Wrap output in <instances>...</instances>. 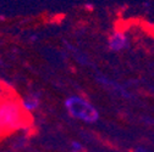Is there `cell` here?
I'll return each instance as SVG.
<instances>
[{
    "label": "cell",
    "instance_id": "1",
    "mask_svg": "<svg viewBox=\"0 0 154 152\" xmlns=\"http://www.w3.org/2000/svg\"><path fill=\"white\" fill-rule=\"evenodd\" d=\"M31 122L29 113L25 111L20 99L9 94L0 99V138L29 127Z\"/></svg>",
    "mask_w": 154,
    "mask_h": 152
},
{
    "label": "cell",
    "instance_id": "2",
    "mask_svg": "<svg viewBox=\"0 0 154 152\" xmlns=\"http://www.w3.org/2000/svg\"><path fill=\"white\" fill-rule=\"evenodd\" d=\"M65 107L72 118L86 123H94L99 119V112L89 101L81 96H70L65 100Z\"/></svg>",
    "mask_w": 154,
    "mask_h": 152
},
{
    "label": "cell",
    "instance_id": "3",
    "mask_svg": "<svg viewBox=\"0 0 154 152\" xmlns=\"http://www.w3.org/2000/svg\"><path fill=\"white\" fill-rule=\"evenodd\" d=\"M128 45V38L125 32L115 31L108 38V48L111 51H121Z\"/></svg>",
    "mask_w": 154,
    "mask_h": 152
},
{
    "label": "cell",
    "instance_id": "4",
    "mask_svg": "<svg viewBox=\"0 0 154 152\" xmlns=\"http://www.w3.org/2000/svg\"><path fill=\"white\" fill-rule=\"evenodd\" d=\"M21 102H22V106H23L25 111H27L28 113L35 111L38 107H39V104H41L39 98H38L37 94H31V95H28V96H26L25 99L21 100Z\"/></svg>",
    "mask_w": 154,
    "mask_h": 152
},
{
    "label": "cell",
    "instance_id": "5",
    "mask_svg": "<svg viewBox=\"0 0 154 152\" xmlns=\"http://www.w3.org/2000/svg\"><path fill=\"white\" fill-rule=\"evenodd\" d=\"M71 145H72V150H73L75 152H80V151H82V145H81L80 142L73 141Z\"/></svg>",
    "mask_w": 154,
    "mask_h": 152
},
{
    "label": "cell",
    "instance_id": "6",
    "mask_svg": "<svg viewBox=\"0 0 154 152\" xmlns=\"http://www.w3.org/2000/svg\"><path fill=\"white\" fill-rule=\"evenodd\" d=\"M5 95H8V89L4 86V84L2 82H0V99L4 98Z\"/></svg>",
    "mask_w": 154,
    "mask_h": 152
},
{
    "label": "cell",
    "instance_id": "7",
    "mask_svg": "<svg viewBox=\"0 0 154 152\" xmlns=\"http://www.w3.org/2000/svg\"><path fill=\"white\" fill-rule=\"evenodd\" d=\"M136 152H147V151H146V150H143V148H138Z\"/></svg>",
    "mask_w": 154,
    "mask_h": 152
}]
</instances>
